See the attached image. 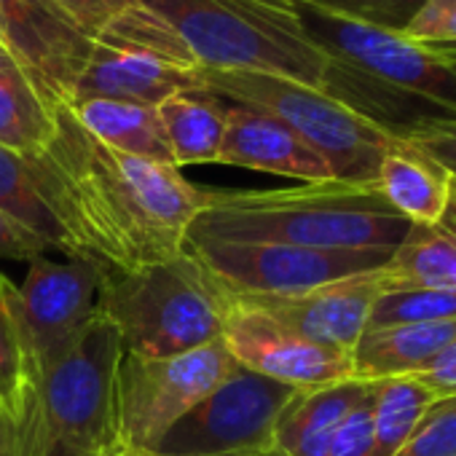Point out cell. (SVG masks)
<instances>
[{
	"mask_svg": "<svg viewBox=\"0 0 456 456\" xmlns=\"http://www.w3.org/2000/svg\"><path fill=\"white\" fill-rule=\"evenodd\" d=\"M28 161L73 256L108 269L129 272L180 256L209 199V188L193 185L177 167L113 151L92 137L68 102L54 108V129Z\"/></svg>",
	"mask_w": 456,
	"mask_h": 456,
	"instance_id": "1",
	"label": "cell"
},
{
	"mask_svg": "<svg viewBox=\"0 0 456 456\" xmlns=\"http://www.w3.org/2000/svg\"><path fill=\"white\" fill-rule=\"evenodd\" d=\"M411 223L376 191L341 180L272 191H212L185 245L274 242L328 250L397 248Z\"/></svg>",
	"mask_w": 456,
	"mask_h": 456,
	"instance_id": "2",
	"label": "cell"
},
{
	"mask_svg": "<svg viewBox=\"0 0 456 456\" xmlns=\"http://www.w3.org/2000/svg\"><path fill=\"white\" fill-rule=\"evenodd\" d=\"M121 354L118 330L97 312L57 360L41 365L17 411L0 416V456H118L113 381Z\"/></svg>",
	"mask_w": 456,
	"mask_h": 456,
	"instance_id": "3",
	"label": "cell"
},
{
	"mask_svg": "<svg viewBox=\"0 0 456 456\" xmlns=\"http://www.w3.org/2000/svg\"><path fill=\"white\" fill-rule=\"evenodd\" d=\"M199 68L248 70L328 94L336 60L301 28L293 0H142Z\"/></svg>",
	"mask_w": 456,
	"mask_h": 456,
	"instance_id": "4",
	"label": "cell"
},
{
	"mask_svg": "<svg viewBox=\"0 0 456 456\" xmlns=\"http://www.w3.org/2000/svg\"><path fill=\"white\" fill-rule=\"evenodd\" d=\"M234 296L191 253L140 269H108L100 312L118 330L126 354L175 357L220 341Z\"/></svg>",
	"mask_w": 456,
	"mask_h": 456,
	"instance_id": "5",
	"label": "cell"
},
{
	"mask_svg": "<svg viewBox=\"0 0 456 456\" xmlns=\"http://www.w3.org/2000/svg\"><path fill=\"white\" fill-rule=\"evenodd\" d=\"M199 81L204 92L215 97L280 118L325 159L333 177L341 183L376 185L381 159L400 142L336 97L290 78L199 68Z\"/></svg>",
	"mask_w": 456,
	"mask_h": 456,
	"instance_id": "6",
	"label": "cell"
},
{
	"mask_svg": "<svg viewBox=\"0 0 456 456\" xmlns=\"http://www.w3.org/2000/svg\"><path fill=\"white\" fill-rule=\"evenodd\" d=\"M237 368L223 341L159 360L124 352L113 381L116 451L156 456L169 429Z\"/></svg>",
	"mask_w": 456,
	"mask_h": 456,
	"instance_id": "7",
	"label": "cell"
},
{
	"mask_svg": "<svg viewBox=\"0 0 456 456\" xmlns=\"http://www.w3.org/2000/svg\"><path fill=\"white\" fill-rule=\"evenodd\" d=\"M304 33L333 60L362 76L456 116V68L400 33L344 20L306 0H293Z\"/></svg>",
	"mask_w": 456,
	"mask_h": 456,
	"instance_id": "8",
	"label": "cell"
},
{
	"mask_svg": "<svg viewBox=\"0 0 456 456\" xmlns=\"http://www.w3.org/2000/svg\"><path fill=\"white\" fill-rule=\"evenodd\" d=\"M232 296H290L344 277L381 272L395 248L328 250L274 242L185 245Z\"/></svg>",
	"mask_w": 456,
	"mask_h": 456,
	"instance_id": "9",
	"label": "cell"
},
{
	"mask_svg": "<svg viewBox=\"0 0 456 456\" xmlns=\"http://www.w3.org/2000/svg\"><path fill=\"white\" fill-rule=\"evenodd\" d=\"M296 392L240 365L169 429L156 456H232L269 448L274 424Z\"/></svg>",
	"mask_w": 456,
	"mask_h": 456,
	"instance_id": "10",
	"label": "cell"
},
{
	"mask_svg": "<svg viewBox=\"0 0 456 456\" xmlns=\"http://www.w3.org/2000/svg\"><path fill=\"white\" fill-rule=\"evenodd\" d=\"M220 341L245 370L296 389L354 379L349 352L301 338L240 296L225 314Z\"/></svg>",
	"mask_w": 456,
	"mask_h": 456,
	"instance_id": "11",
	"label": "cell"
},
{
	"mask_svg": "<svg viewBox=\"0 0 456 456\" xmlns=\"http://www.w3.org/2000/svg\"><path fill=\"white\" fill-rule=\"evenodd\" d=\"M102 277L105 266L81 256H68V261L38 256L28 264L20 296L38 365L57 360L94 320Z\"/></svg>",
	"mask_w": 456,
	"mask_h": 456,
	"instance_id": "12",
	"label": "cell"
},
{
	"mask_svg": "<svg viewBox=\"0 0 456 456\" xmlns=\"http://www.w3.org/2000/svg\"><path fill=\"white\" fill-rule=\"evenodd\" d=\"M384 272V269H381ZM381 272L344 277L290 296H240L282 328L322 346L349 352L368 330L373 304L384 288Z\"/></svg>",
	"mask_w": 456,
	"mask_h": 456,
	"instance_id": "13",
	"label": "cell"
},
{
	"mask_svg": "<svg viewBox=\"0 0 456 456\" xmlns=\"http://www.w3.org/2000/svg\"><path fill=\"white\" fill-rule=\"evenodd\" d=\"M204 89L199 81V68H183L167 57L137 44L97 36L92 38V52L78 73L70 100H118L156 108L177 92Z\"/></svg>",
	"mask_w": 456,
	"mask_h": 456,
	"instance_id": "14",
	"label": "cell"
},
{
	"mask_svg": "<svg viewBox=\"0 0 456 456\" xmlns=\"http://www.w3.org/2000/svg\"><path fill=\"white\" fill-rule=\"evenodd\" d=\"M217 164L296 177L301 183L336 180L325 159L312 151L290 126L264 110L234 102H228Z\"/></svg>",
	"mask_w": 456,
	"mask_h": 456,
	"instance_id": "15",
	"label": "cell"
},
{
	"mask_svg": "<svg viewBox=\"0 0 456 456\" xmlns=\"http://www.w3.org/2000/svg\"><path fill=\"white\" fill-rule=\"evenodd\" d=\"M368 389L370 381L362 379L298 389L274 424L272 445L285 456H328L338 424Z\"/></svg>",
	"mask_w": 456,
	"mask_h": 456,
	"instance_id": "16",
	"label": "cell"
},
{
	"mask_svg": "<svg viewBox=\"0 0 456 456\" xmlns=\"http://www.w3.org/2000/svg\"><path fill=\"white\" fill-rule=\"evenodd\" d=\"M456 338V320L368 328L352 349L354 379L419 376Z\"/></svg>",
	"mask_w": 456,
	"mask_h": 456,
	"instance_id": "17",
	"label": "cell"
},
{
	"mask_svg": "<svg viewBox=\"0 0 456 456\" xmlns=\"http://www.w3.org/2000/svg\"><path fill=\"white\" fill-rule=\"evenodd\" d=\"M54 102L36 73L0 41V145L38 153L54 129Z\"/></svg>",
	"mask_w": 456,
	"mask_h": 456,
	"instance_id": "18",
	"label": "cell"
},
{
	"mask_svg": "<svg viewBox=\"0 0 456 456\" xmlns=\"http://www.w3.org/2000/svg\"><path fill=\"white\" fill-rule=\"evenodd\" d=\"M376 191L411 225H440L448 215L451 177L403 142L381 159Z\"/></svg>",
	"mask_w": 456,
	"mask_h": 456,
	"instance_id": "19",
	"label": "cell"
},
{
	"mask_svg": "<svg viewBox=\"0 0 456 456\" xmlns=\"http://www.w3.org/2000/svg\"><path fill=\"white\" fill-rule=\"evenodd\" d=\"M68 108L76 121L108 148L175 167L156 108L118 100H78L68 102Z\"/></svg>",
	"mask_w": 456,
	"mask_h": 456,
	"instance_id": "20",
	"label": "cell"
},
{
	"mask_svg": "<svg viewBox=\"0 0 456 456\" xmlns=\"http://www.w3.org/2000/svg\"><path fill=\"white\" fill-rule=\"evenodd\" d=\"M156 113L161 118L164 137L177 169L191 164H217L228 100L204 89L177 92L159 102Z\"/></svg>",
	"mask_w": 456,
	"mask_h": 456,
	"instance_id": "21",
	"label": "cell"
},
{
	"mask_svg": "<svg viewBox=\"0 0 456 456\" xmlns=\"http://www.w3.org/2000/svg\"><path fill=\"white\" fill-rule=\"evenodd\" d=\"M384 288L456 293V225H411L381 272Z\"/></svg>",
	"mask_w": 456,
	"mask_h": 456,
	"instance_id": "22",
	"label": "cell"
},
{
	"mask_svg": "<svg viewBox=\"0 0 456 456\" xmlns=\"http://www.w3.org/2000/svg\"><path fill=\"white\" fill-rule=\"evenodd\" d=\"M435 400L437 395L419 376L370 381L373 456H397Z\"/></svg>",
	"mask_w": 456,
	"mask_h": 456,
	"instance_id": "23",
	"label": "cell"
},
{
	"mask_svg": "<svg viewBox=\"0 0 456 456\" xmlns=\"http://www.w3.org/2000/svg\"><path fill=\"white\" fill-rule=\"evenodd\" d=\"M38 373L41 365L25 322L20 285L0 274V416L17 411Z\"/></svg>",
	"mask_w": 456,
	"mask_h": 456,
	"instance_id": "24",
	"label": "cell"
},
{
	"mask_svg": "<svg viewBox=\"0 0 456 456\" xmlns=\"http://www.w3.org/2000/svg\"><path fill=\"white\" fill-rule=\"evenodd\" d=\"M0 209L20 220L49 250L73 256V245L44 201L28 156L0 145Z\"/></svg>",
	"mask_w": 456,
	"mask_h": 456,
	"instance_id": "25",
	"label": "cell"
},
{
	"mask_svg": "<svg viewBox=\"0 0 456 456\" xmlns=\"http://www.w3.org/2000/svg\"><path fill=\"white\" fill-rule=\"evenodd\" d=\"M445 320H456V293L429 288H381L368 328Z\"/></svg>",
	"mask_w": 456,
	"mask_h": 456,
	"instance_id": "26",
	"label": "cell"
},
{
	"mask_svg": "<svg viewBox=\"0 0 456 456\" xmlns=\"http://www.w3.org/2000/svg\"><path fill=\"white\" fill-rule=\"evenodd\" d=\"M306 4L352 22H362L389 33H403L427 0H306Z\"/></svg>",
	"mask_w": 456,
	"mask_h": 456,
	"instance_id": "27",
	"label": "cell"
},
{
	"mask_svg": "<svg viewBox=\"0 0 456 456\" xmlns=\"http://www.w3.org/2000/svg\"><path fill=\"white\" fill-rule=\"evenodd\" d=\"M397 456H456V395L435 400Z\"/></svg>",
	"mask_w": 456,
	"mask_h": 456,
	"instance_id": "28",
	"label": "cell"
},
{
	"mask_svg": "<svg viewBox=\"0 0 456 456\" xmlns=\"http://www.w3.org/2000/svg\"><path fill=\"white\" fill-rule=\"evenodd\" d=\"M403 145L429 159L448 177L456 180V118H435L427 121L400 137Z\"/></svg>",
	"mask_w": 456,
	"mask_h": 456,
	"instance_id": "29",
	"label": "cell"
},
{
	"mask_svg": "<svg viewBox=\"0 0 456 456\" xmlns=\"http://www.w3.org/2000/svg\"><path fill=\"white\" fill-rule=\"evenodd\" d=\"M400 36L421 46L456 44V0H427Z\"/></svg>",
	"mask_w": 456,
	"mask_h": 456,
	"instance_id": "30",
	"label": "cell"
},
{
	"mask_svg": "<svg viewBox=\"0 0 456 456\" xmlns=\"http://www.w3.org/2000/svg\"><path fill=\"white\" fill-rule=\"evenodd\" d=\"M328 456H373V419H370V389L338 424Z\"/></svg>",
	"mask_w": 456,
	"mask_h": 456,
	"instance_id": "31",
	"label": "cell"
},
{
	"mask_svg": "<svg viewBox=\"0 0 456 456\" xmlns=\"http://www.w3.org/2000/svg\"><path fill=\"white\" fill-rule=\"evenodd\" d=\"M54 4L76 22L81 33L97 38L108 25L140 6L142 0H54Z\"/></svg>",
	"mask_w": 456,
	"mask_h": 456,
	"instance_id": "32",
	"label": "cell"
},
{
	"mask_svg": "<svg viewBox=\"0 0 456 456\" xmlns=\"http://www.w3.org/2000/svg\"><path fill=\"white\" fill-rule=\"evenodd\" d=\"M49 248L28 228L0 209V258L6 261H33L38 256H46Z\"/></svg>",
	"mask_w": 456,
	"mask_h": 456,
	"instance_id": "33",
	"label": "cell"
},
{
	"mask_svg": "<svg viewBox=\"0 0 456 456\" xmlns=\"http://www.w3.org/2000/svg\"><path fill=\"white\" fill-rule=\"evenodd\" d=\"M419 379L437 395H456V338L427 365V370L419 373Z\"/></svg>",
	"mask_w": 456,
	"mask_h": 456,
	"instance_id": "34",
	"label": "cell"
},
{
	"mask_svg": "<svg viewBox=\"0 0 456 456\" xmlns=\"http://www.w3.org/2000/svg\"><path fill=\"white\" fill-rule=\"evenodd\" d=\"M435 57H440L443 62L456 68V44H445V46H427Z\"/></svg>",
	"mask_w": 456,
	"mask_h": 456,
	"instance_id": "35",
	"label": "cell"
},
{
	"mask_svg": "<svg viewBox=\"0 0 456 456\" xmlns=\"http://www.w3.org/2000/svg\"><path fill=\"white\" fill-rule=\"evenodd\" d=\"M445 220H448L451 225H456V180H453V177H451V204H448Z\"/></svg>",
	"mask_w": 456,
	"mask_h": 456,
	"instance_id": "36",
	"label": "cell"
},
{
	"mask_svg": "<svg viewBox=\"0 0 456 456\" xmlns=\"http://www.w3.org/2000/svg\"><path fill=\"white\" fill-rule=\"evenodd\" d=\"M232 456H285V453H280L274 445H269V448H258V451H242V453H232Z\"/></svg>",
	"mask_w": 456,
	"mask_h": 456,
	"instance_id": "37",
	"label": "cell"
},
{
	"mask_svg": "<svg viewBox=\"0 0 456 456\" xmlns=\"http://www.w3.org/2000/svg\"><path fill=\"white\" fill-rule=\"evenodd\" d=\"M118 456H124V453H118Z\"/></svg>",
	"mask_w": 456,
	"mask_h": 456,
	"instance_id": "38",
	"label": "cell"
}]
</instances>
